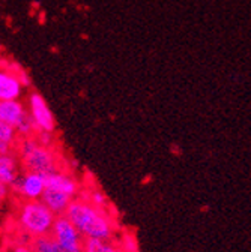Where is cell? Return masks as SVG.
<instances>
[{
	"label": "cell",
	"instance_id": "obj_1",
	"mask_svg": "<svg viewBox=\"0 0 251 252\" xmlns=\"http://www.w3.org/2000/svg\"><path fill=\"white\" fill-rule=\"evenodd\" d=\"M65 216L84 239L113 240L119 234L117 220L110 209L93 204L83 195L72 200Z\"/></svg>",
	"mask_w": 251,
	"mask_h": 252
},
{
	"label": "cell",
	"instance_id": "obj_2",
	"mask_svg": "<svg viewBox=\"0 0 251 252\" xmlns=\"http://www.w3.org/2000/svg\"><path fill=\"white\" fill-rule=\"evenodd\" d=\"M56 218L57 215H54L41 200L23 201L15 213V225L23 236L32 242L34 239L51 234Z\"/></svg>",
	"mask_w": 251,
	"mask_h": 252
},
{
	"label": "cell",
	"instance_id": "obj_3",
	"mask_svg": "<svg viewBox=\"0 0 251 252\" xmlns=\"http://www.w3.org/2000/svg\"><path fill=\"white\" fill-rule=\"evenodd\" d=\"M18 161L24 171L50 174L60 168V158L53 146L41 144L35 137H26L17 147Z\"/></svg>",
	"mask_w": 251,
	"mask_h": 252
},
{
	"label": "cell",
	"instance_id": "obj_4",
	"mask_svg": "<svg viewBox=\"0 0 251 252\" xmlns=\"http://www.w3.org/2000/svg\"><path fill=\"white\" fill-rule=\"evenodd\" d=\"M0 119L14 126L18 135L23 138L32 137V134L36 132L32 120L29 117V111L26 110L24 104L20 102V99L0 102Z\"/></svg>",
	"mask_w": 251,
	"mask_h": 252
},
{
	"label": "cell",
	"instance_id": "obj_5",
	"mask_svg": "<svg viewBox=\"0 0 251 252\" xmlns=\"http://www.w3.org/2000/svg\"><path fill=\"white\" fill-rule=\"evenodd\" d=\"M51 236L64 248L65 252H83L84 237L65 215H60L56 218Z\"/></svg>",
	"mask_w": 251,
	"mask_h": 252
},
{
	"label": "cell",
	"instance_id": "obj_6",
	"mask_svg": "<svg viewBox=\"0 0 251 252\" xmlns=\"http://www.w3.org/2000/svg\"><path fill=\"white\" fill-rule=\"evenodd\" d=\"M27 108H29L27 110L29 117H30V120H32L36 132H50V134L54 132V128H56L54 116H53L47 101L41 96L38 92H32L29 94Z\"/></svg>",
	"mask_w": 251,
	"mask_h": 252
},
{
	"label": "cell",
	"instance_id": "obj_7",
	"mask_svg": "<svg viewBox=\"0 0 251 252\" xmlns=\"http://www.w3.org/2000/svg\"><path fill=\"white\" fill-rule=\"evenodd\" d=\"M15 194L23 201H36L42 198V194L47 188L45 174L35 171H24L18 176L15 185L12 186Z\"/></svg>",
	"mask_w": 251,
	"mask_h": 252
},
{
	"label": "cell",
	"instance_id": "obj_8",
	"mask_svg": "<svg viewBox=\"0 0 251 252\" xmlns=\"http://www.w3.org/2000/svg\"><path fill=\"white\" fill-rule=\"evenodd\" d=\"M24 92V84L18 77V71L0 69V102L17 101Z\"/></svg>",
	"mask_w": 251,
	"mask_h": 252
},
{
	"label": "cell",
	"instance_id": "obj_9",
	"mask_svg": "<svg viewBox=\"0 0 251 252\" xmlns=\"http://www.w3.org/2000/svg\"><path fill=\"white\" fill-rule=\"evenodd\" d=\"M45 183H47V188L59 189V191L71 195L72 198L80 197L81 188H80L78 180L72 174H70L64 170H57L50 174H45Z\"/></svg>",
	"mask_w": 251,
	"mask_h": 252
},
{
	"label": "cell",
	"instance_id": "obj_10",
	"mask_svg": "<svg viewBox=\"0 0 251 252\" xmlns=\"http://www.w3.org/2000/svg\"><path fill=\"white\" fill-rule=\"evenodd\" d=\"M72 200H75V198H72L71 195H68L65 192L59 191V189H53V188H45L42 198H41V201L57 216L67 213Z\"/></svg>",
	"mask_w": 251,
	"mask_h": 252
},
{
	"label": "cell",
	"instance_id": "obj_11",
	"mask_svg": "<svg viewBox=\"0 0 251 252\" xmlns=\"http://www.w3.org/2000/svg\"><path fill=\"white\" fill-rule=\"evenodd\" d=\"M18 156L12 152L0 153V182L12 188L18 179Z\"/></svg>",
	"mask_w": 251,
	"mask_h": 252
},
{
	"label": "cell",
	"instance_id": "obj_12",
	"mask_svg": "<svg viewBox=\"0 0 251 252\" xmlns=\"http://www.w3.org/2000/svg\"><path fill=\"white\" fill-rule=\"evenodd\" d=\"M17 140H18L17 129L0 119V153L12 152V147L15 146Z\"/></svg>",
	"mask_w": 251,
	"mask_h": 252
},
{
	"label": "cell",
	"instance_id": "obj_13",
	"mask_svg": "<svg viewBox=\"0 0 251 252\" xmlns=\"http://www.w3.org/2000/svg\"><path fill=\"white\" fill-rule=\"evenodd\" d=\"M83 252H122V251L116 239L113 240L84 239Z\"/></svg>",
	"mask_w": 251,
	"mask_h": 252
},
{
	"label": "cell",
	"instance_id": "obj_14",
	"mask_svg": "<svg viewBox=\"0 0 251 252\" xmlns=\"http://www.w3.org/2000/svg\"><path fill=\"white\" fill-rule=\"evenodd\" d=\"M30 245H32L35 252H65L64 248L57 243V240L51 234L34 239Z\"/></svg>",
	"mask_w": 251,
	"mask_h": 252
},
{
	"label": "cell",
	"instance_id": "obj_15",
	"mask_svg": "<svg viewBox=\"0 0 251 252\" xmlns=\"http://www.w3.org/2000/svg\"><path fill=\"white\" fill-rule=\"evenodd\" d=\"M119 248L122 252H140L139 251V242L137 237L134 236V233L131 231H123L120 234H117L116 237Z\"/></svg>",
	"mask_w": 251,
	"mask_h": 252
},
{
	"label": "cell",
	"instance_id": "obj_16",
	"mask_svg": "<svg viewBox=\"0 0 251 252\" xmlns=\"http://www.w3.org/2000/svg\"><path fill=\"white\" fill-rule=\"evenodd\" d=\"M83 197H86L89 201H92L93 204H97L100 207H106L108 209V200L107 197L100 191V189H90V191L87 194H84Z\"/></svg>",
	"mask_w": 251,
	"mask_h": 252
},
{
	"label": "cell",
	"instance_id": "obj_17",
	"mask_svg": "<svg viewBox=\"0 0 251 252\" xmlns=\"http://www.w3.org/2000/svg\"><path fill=\"white\" fill-rule=\"evenodd\" d=\"M0 252H35L32 245L27 242H11L8 243Z\"/></svg>",
	"mask_w": 251,
	"mask_h": 252
},
{
	"label": "cell",
	"instance_id": "obj_18",
	"mask_svg": "<svg viewBox=\"0 0 251 252\" xmlns=\"http://www.w3.org/2000/svg\"><path fill=\"white\" fill-rule=\"evenodd\" d=\"M9 195V186H6L5 183L0 182V203H2L3 200H6Z\"/></svg>",
	"mask_w": 251,
	"mask_h": 252
},
{
	"label": "cell",
	"instance_id": "obj_19",
	"mask_svg": "<svg viewBox=\"0 0 251 252\" xmlns=\"http://www.w3.org/2000/svg\"><path fill=\"white\" fill-rule=\"evenodd\" d=\"M0 50H2V48H0Z\"/></svg>",
	"mask_w": 251,
	"mask_h": 252
}]
</instances>
